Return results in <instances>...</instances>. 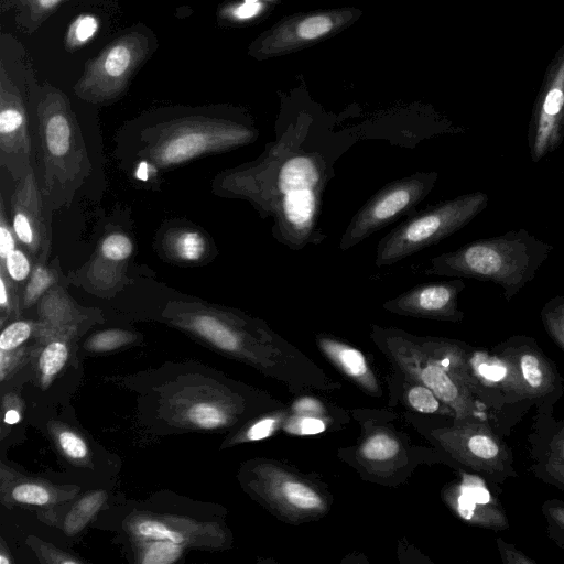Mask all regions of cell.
I'll return each mask as SVG.
<instances>
[{
    "label": "cell",
    "instance_id": "43",
    "mask_svg": "<svg viewBox=\"0 0 564 564\" xmlns=\"http://www.w3.org/2000/svg\"><path fill=\"white\" fill-rule=\"evenodd\" d=\"M324 430V422L315 417H304L297 423V433L301 434H317Z\"/></svg>",
    "mask_w": 564,
    "mask_h": 564
},
{
    "label": "cell",
    "instance_id": "30",
    "mask_svg": "<svg viewBox=\"0 0 564 564\" xmlns=\"http://www.w3.org/2000/svg\"><path fill=\"white\" fill-rule=\"evenodd\" d=\"M399 451V444L395 440L378 434L370 437L362 446V454L375 460H383L394 456Z\"/></svg>",
    "mask_w": 564,
    "mask_h": 564
},
{
    "label": "cell",
    "instance_id": "16",
    "mask_svg": "<svg viewBox=\"0 0 564 564\" xmlns=\"http://www.w3.org/2000/svg\"><path fill=\"white\" fill-rule=\"evenodd\" d=\"M161 256L183 264L202 263L216 251L208 235L194 225H171L163 229L159 239Z\"/></svg>",
    "mask_w": 564,
    "mask_h": 564
},
{
    "label": "cell",
    "instance_id": "34",
    "mask_svg": "<svg viewBox=\"0 0 564 564\" xmlns=\"http://www.w3.org/2000/svg\"><path fill=\"white\" fill-rule=\"evenodd\" d=\"M178 545L180 544L170 541H158L156 543L149 545L142 562L147 564L173 563L182 552V549Z\"/></svg>",
    "mask_w": 564,
    "mask_h": 564
},
{
    "label": "cell",
    "instance_id": "25",
    "mask_svg": "<svg viewBox=\"0 0 564 564\" xmlns=\"http://www.w3.org/2000/svg\"><path fill=\"white\" fill-rule=\"evenodd\" d=\"M99 252L109 261L122 262L131 257L133 242L126 234L112 232L102 239Z\"/></svg>",
    "mask_w": 564,
    "mask_h": 564
},
{
    "label": "cell",
    "instance_id": "9",
    "mask_svg": "<svg viewBox=\"0 0 564 564\" xmlns=\"http://www.w3.org/2000/svg\"><path fill=\"white\" fill-rule=\"evenodd\" d=\"M452 452L476 474L496 485L517 478L511 448L489 422L463 420L447 436Z\"/></svg>",
    "mask_w": 564,
    "mask_h": 564
},
{
    "label": "cell",
    "instance_id": "45",
    "mask_svg": "<svg viewBox=\"0 0 564 564\" xmlns=\"http://www.w3.org/2000/svg\"><path fill=\"white\" fill-rule=\"evenodd\" d=\"M20 421V414L15 410H8L4 414V422L7 424H15Z\"/></svg>",
    "mask_w": 564,
    "mask_h": 564
},
{
    "label": "cell",
    "instance_id": "3",
    "mask_svg": "<svg viewBox=\"0 0 564 564\" xmlns=\"http://www.w3.org/2000/svg\"><path fill=\"white\" fill-rule=\"evenodd\" d=\"M39 182L52 210L68 208L91 172L88 151L67 96L43 89L35 106Z\"/></svg>",
    "mask_w": 564,
    "mask_h": 564
},
{
    "label": "cell",
    "instance_id": "46",
    "mask_svg": "<svg viewBox=\"0 0 564 564\" xmlns=\"http://www.w3.org/2000/svg\"><path fill=\"white\" fill-rule=\"evenodd\" d=\"M9 563V560H7L3 555L0 556V564Z\"/></svg>",
    "mask_w": 564,
    "mask_h": 564
},
{
    "label": "cell",
    "instance_id": "27",
    "mask_svg": "<svg viewBox=\"0 0 564 564\" xmlns=\"http://www.w3.org/2000/svg\"><path fill=\"white\" fill-rule=\"evenodd\" d=\"M68 357V349L63 341H52L42 351L39 366L42 373L52 377L65 365Z\"/></svg>",
    "mask_w": 564,
    "mask_h": 564
},
{
    "label": "cell",
    "instance_id": "4",
    "mask_svg": "<svg viewBox=\"0 0 564 564\" xmlns=\"http://www.w3.org/2000/svg\"><path fill=\"white\" fill-rule=\"evenodd\" d=\"M552 251V245L525 229L509 230L430 259L424 273L492 282L509 302L535 278Z\"/></svg>",
    "mask_w": 564,
    "mask_h": 564
},
{
    "label": "cell",
    "instance_id": "23",
    "mask_svg": "<svg viewBox=\"0 0 564 564\" xmlns=\"http://www.w3.org/2000/svg\"><path fill=\"white\" fill-rule=\"evenodd\" d=\"M323 345L348 373L360 377L367 372L366 360L360 351L332 340H323Z\"/></svg>",
    "mask_w": 564,
    "mask_h": 564
},
{
    "label": "cell",
    "instance_id": "44",
    "mask_svg": "<svg viewBox=\"0 0 564 564\" xmlns=\"http://www.w3.org/2000/svg\"><path fill=\"white\" fill-rule=\"evenodd\" d=\"M259 4L248 2L236 9L235 14L240 19L253 17L259 11Z\"/></svg>",
    "mask_w": 564,
    "mask_h": 564
},
{
    "label": "cell",
    "instance_id": "38",
    "mask_svg": "<svg viewBox=\"0 0 564 564\" xmlns=\"http://www.w3.org/2000/svg\"><path fill=\"white\" fill-rule=\"evenodd\" d=\"M12 497L18 502L28 505H45L50 501L48 491L35 484H22L12 490Z\"/></svg>",
    "mask_w": 564,
    "mask_h": 564
},
{
    "label": "cell",
    "instance_id": "32",
    "mask_svg": "<svg viewBox=\"0 0 564 564\" xmlns=\"http://www.w3.org/2000/svg\"><path fill=\"white\" fill-rule=\"evenodd\" d=\"M288 501L300 509H314L321 506L319 497L307 486L299 482H288L283 486Z\"/></svg>",
    "mask_w": 564,
    "mask_h": 564
},
{
    "label": "cell",
    "instance_id": "28",
    "mask_svg": "<svg viewBox=\"0 0 564 564\" xmlns=\"http://www.w3.org/2000/svg\"><path fill=\"white\" fill-rule=\"evenodd\" d=\"M134 530L139 535L156 541H170L176 544H182L185 541L183 534L155 520L141 521Z\"/></svg>",
    "mask_w": 564,
    "mask_h": 564
},
{
    "label": "cell",
    "instance_id": "47",
    "mask_svg": "<svg viewBox=\"0 0 564 564\" xmlns=\"http://www.w3.org/2000/svg\"><path fill=\"white\" fill-rule=\"evenodd\" d=\"M563 174H564V170H563Z\"/></svg>",
    "mask_w": 564,
    "mask_h": 564
},
{
    "label": "cell",
    "instance_id": "21",
    "mask_svg": "<svg viewBox=\"0 0 564 564\" xmlns=\"http://www.w3.org/2000/svg\"><path fill=\"white\" fill-rule=\"evenodd\" d=\"M336 21L330 14H314L306 17L297 22L293 39L299 42H308L317 40L329 33Z\"/></svg>",
    "mask_w": 564,
    "mask_h": 564
},
{
    "label": "cell",
    "instance_id": "26",
    "mask_svg": "<svg viewBox=\"0 0 564 564\" xmlns=\"http://www.w3.org/2000/svg\"><path fill=\"white\" fill-rule=\"evenodd\" d=\"M31 259L28 252L25 253L21 248L17 247L3 261H0V267L19 285L25 282L31 274L33 268Z\"/></svg>",
    "mask_w": 564,
    "mask_h": 564
},
{
    "label": "cell",
    "instance_id": "29",
    "mask_svg": "<svg viewBox=\"0 0 564 564\" xmlns=\"http://www.w3.org/2000/svg\"><path fill=\"white\" fill-rule=\"evenodd\" d=\"M33 324L28 321H15L9 324L0 335V349L10 351L18 348L31 336Z\"/></svg>",
    "mask_w": 564,
    "mask_h": 564
},
{
    "label": "cell",
    "instance_id": "12",
    "mask_svg": "<svg viewBox=\"0 0 564 564\" xmlns=\"http://www.w3.org/2000/svg\"><path fill=\"white\" fill-rule=\"evenodd\" d=\"M25 102L14 83L0 67V166L13 182L32 166V138Z\"/></svg>",
    "mask_w": 564,
    "mask_h": 564
},
{
    "label": "cell",
    "instance_id": "40",
    "mask_svg": "<svg viewBox=\"0 0 564 564\" xmlns=\"http://www.w3.org/2000/svg\"><path fill=\"white\" fill-rule=\"evenodd\" d=\"M496 545L505 564H536V561L523 553L513 543L496 538Z\"/></svg>",
    "mask_w": 564,
    "mask_h": 564
},
{
    "label": "cell",
    "instance_id": "24",
    "mask_svg": "<svg viewBox=\"0 0 564 564\" xmlns=\"http://www.w3.org/2000/svg\"><path fill=\"white\" fill-rule=\"evenodd\" d=\"M105 498L104 492H96L83 498L66 518L65 529L67 533L74 534L79 531L98 510Z\"/></svg>",
    "mask_w": 564,
    "mask_h": 564
},
{
    "label": "cell",
    "instance_id": "5",
    "mask_svg": "<svg viewBox=\"0 0 564 564\" xmlns=\"http://www.w3.org/2000/svg\"><path fill=\"white\" fill-rule=\"evenodd\" d=\"M489 196L473 192L413 213L378 243L375 264L391 265L458 231L487 208Z\"/></svg>",
    "mask_w": 564,
    "mask_h": 564
},
{
    "label": "cell",
    "instance_id": "20",
    "mask_svg": "<svg viewBox=\"0 0 564 564\" xmlns=\"http://www.w3.org/2000/svg\"><path fill=\"white\" fill-rule=\"evenodd\" d=\"M541 513L549 539L564 550V501L557 498L545 500L541 506Z\"/></svg>",
    "mask_w": 564,
    "mask_h": 564
},
{
    "label": "cell",
    "instance_id": "8",
    "mask_svg": "<svg viewBox=\"0 0 564 564\" xmlns=\"http://www.w3.org/2000/svg\"><path fill=\"white\" fill-rule=\"evenodd\" d=\"M491 349L509 361L522 399L530 406L554 409L564 394V379L533 337L512 335Z\"/></svg>",
    "mask_w": 564,
    "mask_h": 564
},
{
    "label": "cell",
    "instance_id": "13",
    "mask_svg": "<svg viewBox=\"0 0 564 564\" xmlns=\"http://www.w3.org/2000/svg\"><path fill=\"white\" fill-rule=\"evenodd\" d=\"M528 443L530 471L564 492V417H555L554 409H536Z\"/></svg>",
    "mask_w": 564,
    "mask_h": 564
},
{
    "label": "cell",
    "instance_id": "11",
    "mask_svg": "<svg viewBox=\"0 0 564 564\" xmlns=\"http://www.w3.org/2000/svg\"><path fill=\"white\" fill-rule=\"evenodd\" d=\"M10 213L20 245L34 263H47L52 250V209L45 202L34 166L14 182Z\"/></svg>",
    "mask_w": 564,
    "mask_h": 564
},
{
    "label": "cell",
    "instance_id": "7",
    "mask_svg": "<svg viewBox=\"0 0 564 564\" xmlns=\"http://www.w3.org/2000/svg\"><path fill=\"white\" fill-rule=\"evenodd\" d=\"M438 173L415 172L390 182L372 195L354 215L339 240L346 251L401 216H410L434 188Z\"/></svg>",
    "mask_w": 564,
    "mask_h": 564
},
{
    "label": "cell",
    "instance_id": "37",
    "mask_svg": "<svg viewBox=\"0 0 564 564\" xmlns=\"http://www.w3.org/2000/svg\"><path fill=\"white\" fill-rule=\"evenodd\" d=\"M410 404L423 413H434L440 409L438 398L427 387H414L408 393Z\"/></svg>",
    "mask_w": 564,
    "mask_h": 564
},
{
    "label": "cell",
    "instance_id": "19",
    "mask_svg": "<svg viewBox=\"0 0 564 564\" xmlns=\"http://www.w3.org/2000/svg\"><path fill=\"white\" fill-rule=\"evenodd\" d=\"M545 332L564 350V296L550 299L541 310Z\"/></svg>",
    "mask_w": 564,
    "mask_h": 564
},
{
    "label": "cell",
    "instance_id": "10",
    "mask_svg": "<svg viewBox=\"0 0 564 564\" xmlns=\"http://www.w3.org/2000/svg\"><path fill=\"white\" fill-rule=\"evenodd\" d=\"M564 139V43L546 67L528 129L532 162L555 151Z\"/></svg>",
    "mask_w": 564,
    "mask_h": 564
},
{
    "label": "cell",
    "instance_id": "41",
    "mask_svg": "<svg viewBox=\"0 0 564 564\" xmlns=\"http://www.w3.org/2000/svg\"><path fill=\"white\" fill-rule=\"evenodd\" d=\"M62 449L73 458H84L87 455V446L85 442L69 431H64L58 436Z\"/></svg>",
    "mask_w": 564,
    "mask_h": 564
},
{
    "label": "cell",
    "instance_id": "22",
    "mask_svg": "<svg viewBox=\"0 0 564 564\" xmlns=\"http://www.w3.org/2000/svg\"><path fill=\"white\" fill-rule=\"evenodd\" d=\"M99 29L98 19L91 14H82L77 17L69 25L65 47L67 51H75L87 44Z\"/></svg>",
    "mask_w": 564,
    "mask_h": 564
},
{
    "label": "cell",
    "instance_id": "33",
    "mask_svg": "<svg viewBox=\"0 0 564 564\" xmlns=\"http://www.w3.org/2000/svg\"><path fill=\"white\" fill-rule=\"evenodd\" d=\"M189 420L197 426L215 429L225 424L227 417L217 406L212 404H197L188 413Z\"/></svg>",
    "mask_w": 564,
    "mask_h": 564
},
{
    "label": "cell",
    "instance_id": "39",
    "mask_svg": "<svg viewBox=\"0 0 564 564\" xmlns=\"http://www.w3.org/2000/svg\"><path fill=\"white\" fill-rule=\"evenodd\" d=\"M4 202L0 200V261H3L10 252L17 248V236L7 217Z\"/></svg>",
    "mask_w": 564,
    "mask_h": 564
},
{
    "label": "cell",
    "instance_id": "31",
    "mask_svg": "<svg viewBox=\"0 0 564 564\" xmlns=\"http://www.w3.org/2000/svg\"><path fill=\"white\" fill-rule=\"evenodd\" d=\"M133 339V334L119 329H109L95 334L86 343L90 350L104 351L120 347Z\"/></svg>",
    "mask_w": 564,
    "mask_h": 564
},
{
    "label": "cell",
    "instance_id": "17",
    "mask_svg": "<svg viewBox=\"0 0 564 564\" xmlns=\"http://www.w3.org/2000/svg\"><path fill=\"white\" fill-rule=\"evenodd\" d=\"M196 310L181 313L183 321L197 334L224 350L234 351L239 347L237 334L216 315L212 308L197 306Z\"/></svg>",
    "mask_w": 564,
    "mask_h": 564
},
{
    "label": "cell",
    "instance_id": "1",
    "mask_svg": "<svg viewBox=\"0 0 564 564\" xmlns=\"http://www.w3.org/2000/svg\"><path fill=\"white\" fill-rule=\"evenodd\" d=\"M340 144L307 137H283L267 144L254 161L220 172L213 182L219 196L248 200L272 234L292 250L323 240L317 228L323 193L334 175Z\"/></svg>",
    "mask_w": 564,
    "mask_h": 564
},
{
    "label": "cell",
    "instance_id": "15",
    "mask_svg": "<svg viewBox=\"0 0 564 564\" xmlns=\"http://www.w3.org/2000/svg\"><path fill=\"white\" fill-rule=\"evenodd\" d=\"M464 289L465 283L459 278L422 283L386 302L383 306L399 314L458 322L464 317L458 308V295Z\"/></svg>",
    "mask_w": 564,
    "mask_h": 564
},
{
    "label": "cell",
    "instance_id": "36",
    "mask_svg": "<svg viewBox=\"0 0 564 564\" xmlns=\"http://www.w3.org/2000/svg\"><path fill=\"white\" fill-rule=\"evenodd\" d=\"M65 1L67 0H19V3L36 28Z\"/></svg>",
    "mask_w": 564,
    "mask_h": 564
},
{
    "label": "cell",
    "instance_id": "6",
    "mask_svg": "<svg viewBox=\"0 0 564 564\" xmlns=\"http://www.w3.org/2000/svg\"><path fill=\"white\" fill-rule=\"evenodd\" d=\"M149 52V39L141 32L131 31L120 35L96 57L87 61L74 87L75 94L90 104L117 100Z\"/></svg>",
    "mask_w": 564,
    "mask_h": 564
},
{
    "label": "cell",
    "instance_id": "18",
    "mask_svg": "<svg viewBox=\"0 0 564 564\" xmlns=\"http://www.w3.org/2000/svg\"><path fill=\"white\" fill-rule=\"evenodd\" d=\"M61 279L62 272L58 267L57 258L54 264L52 263L51 265L35 262L23 286L21 305L23 307L34 305L51 288L61 283Z\"/></svg>",
    "mask_w": 564,
    "mask_h": 564
},
{
    "label": "cell",
    "instance_id": "14",
    "mask_svg": "<svg viewBox=\"0 0 564 564\" xmlns=\"http://www.w3.org/2000/svg\"><path fill=\"white\" fill-rule=\"evenodd\" d=\"M492 484L478 474H463L460 481L448 492V500L464 521L492 531L510 527L506 509Z\"/></svg>",
    "mask_w": 564,
    "mask_h": 564
},
{
    "label": "cell",
    "instance_id": "2",
    "mask_svg": "<svg viewBox=\"0 0 564 564\" xmlns=\"http://www.w3.org/2000/svg\"><path fill=\"white\" fill-rule=\"evenodd\" d=\"M258 132L242 122L207 112H184L134 123L117 138V156L134 164L133 176L151 181L207 154L253 142Z\"/></svg>",
    "mask_w": 564,
    "mask_h": 564
},
{
    "label": "cell",
    "instance_id": "35",
    "mask_svg": "<svg viewBox=\"0 0 564 564\" xmlns=\"http://www.w3.org/2000/svg\"><path fill=\"white\" fill-rule=\"evenodd\" d=\"M23 288H19L0 267V308L2 314L9 315L19 307Z\"/></svg>",
    "mask_w": 564,
    "mask_h": 564
},
{
    "label": "cell",
    "instance_id": "42",
    "mask_svg": "<svg viewBox=\"0 0 564 564\" xmlns=\"http://www.w3.org/2000/svg\"><path fill=\"white\" fill-rule=\"evenodd\" d=\"M275 421L273 419H264L257 422L248 431V438L252 441L262 440L271 434Z\"/></svg>",
    "mask_w": 564,
    "mask_h": 564
}]
</instances>
